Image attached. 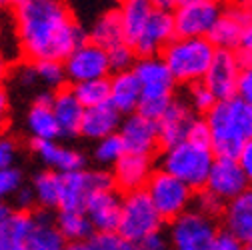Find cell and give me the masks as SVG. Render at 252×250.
<instances>
[{"mask_svg": "<svg viewBox=\"0 0 252 250\" xmlns=\"http://www.w3.org/2000/svg\"><path fill=\"white\" fill-rule=\"evenodd\" d=\"M12 8L18 42L30 62H64L84 42V32L64 0H16Z\"/></svg>", "mask_w": 252, "mask_h": 250, "instance_id": "cell-1", "label": "cell"}, {"mask_svg": "<svg viewBox=\"0 0 252 250\" xmlns=\"http://www.w3.org/2000/svg\"><path fill=\"white\" fill-rule=\"evenodd\" d=\"M204 118L210 126L214 154L238 158L244 144L252 138V104L238 94L220 98Z\"/></svg>", "mask_w": 252, "mask_h": 250, "instance_id": "cell-2", "label": "cell"}, {"mask_svg": "<svg viewBox=\"0 0 252 250\" xmlns=\"http://www.w3.org/2000/svg\"><path fill=\"white\" fill-rule=\"evenodd\" d=\"M214 54L216 46L208 40V36H176L162 50V58L166 60L176 82L188 86L204 80Z\"/></svg>", "mask_w": 252, "mask_h": 250, "instance_id": "cell-3", "label": "cell"}, {"mask_svg": "<svg viewBox=\"0 0 252 250\" xmlns=\"http://www.w3.org/2000/svg\"><path fill=\"white\" fill-rule=\"evenodd\" d=\"M216 154L212 146L198 144L194 140H182L170 148H164L162 168L184 180L190 188L200 190L206 186L210 168L214 164Z\"/></svg>", "mask_w": 252, "mask_h": 250, "instance_id": "cell-4", "label": "cell"}, {"mask_svg": "<svg viewBox=\"0 0 252 250\" xmlns=\"http://www.w3.org/2000/svg\"><path fill=\"white\" fill-rule=\"evenodd\" d=\"M162 222L164 218L154 206L146 188L126 192V196L122 198V214L118 224V232L124 240H128L136 248L150 232L160 230Z\"/></svg>", "mask_w": 252, "mask_h": 250, "instance_id": "cell-5", "label": "cell"}, {"mask_svg": "<svg viewBox=\"0 0 252 250\" xmlns=\"http://www.w3.org/2000/svg\"><path fill=\"white\" fill-rule=\"evenodd\" d=\"M146 192L152 198L154 206L158 208L164 220H172L184 210H188L190 202L194 200V188H190L184 180L174 176L172 172L160 168L152 172L148 184H146Z\"/></svg>", "mask_w": 252, "mask_h": 250, "instance_id": "cell-6", "label": "cell"}, {"mask_svg": "<svg viewBox=\"0 0 252 250\" xmlns=\"http://www.w3.org/2000/svg\"><path fill=\"white\" fill-rule=\"evenodd\" d=\"M218 228L214 218L200 210H184L170 224V244L178 250H212Z\"/></svg>", "mask_w": 252, "mask_h": 250, "instance_id": "cell-7", "label": "cell"}, {"mask_svg": "<svg viewBox=\"0 0 252 250\" xmlns=\"http://www.w3.org/2000/svg\"><path fill=\"white\" fill-rule=\"evenodd\" d=\"M114 176L104 170H70L60 172V210H84L88 198L104 188H112Z\"/></svg>", "mask_w": 252, "mask_h": 250, "instance_id": "cell-8", "label": "cell"}, {"mask_svg": "<svg viewBox=\"0 0 252 250\" xmlns=\"http://www.w3.org/2000/svg\"><path fill=\"white\" fill-rule=\"evenodd\" d=\"M64 68H66L68 80L72 82L104 78L108 76V72H112L108 62V50L92 40L88 42L84 40L66 56Z\"/></svg>", "mask_w": 252, "mask_h": 250, "instance_id": "cell-9", "label": "cell"}, {"mask_svg": "<svg viewBox=\"0 0 252 250\" xmlns=\"http://www.w3.org/2000/svg\"><path fill=\"white\" fill-rule=\"evenodd\" d=\"M222 14L218 0L186 2L174 8L176 36H208L212 26Z\"/></svg>", "mask_w": 252, "mask_h": 250, "instance_id": "cell-10", "label": "cell"}, {"mask_svg": "<svg viewBox=\"0 0 252 250\" xmlns=\"http://www.w3.org/2000/svg\"><path fill=\"white\" fill-rule=\"evenodd\" d=\"M248 186H250V180L238 158H232V156H216L204 188L216 192L218 196H222L228 202L234 196L242 194Z\"/></svg>", "mask_w": 252, "mask_h": 250, "instance_id": "cell-11", "label": "cell"}, {"mask_svg": "<svg viewBox=\"0 0 252 250\" xmlns=\"http://www.w3.org/2000/svg\"><path fill=\"white\" fill-rule=\"evenodd\" d=\"M118 134L124 142L126 152L134 154H152L156 148L160 146V136H158V122L136 112L126 114L122 120Z\"/></svg>", "mask_w": 252, "mask_h": 250, "instance_id": "cell-12", "label": "cell"}, {"mask_svg": "<svg viewBox=\"0 0 252 250\" xmlns=\"http://www.w3.org/2000/svg\"><path fill=\"white\" fill-rule=\"evenodd\" d=\"M240 64L236 58V50H224V48H216L214 60L204 76L206 86L214 92V96L220 98H230L236 96V88H238V78H240Z\"/></svg>", "mask_w": 252, "mask_h": 250, "instance_id": "cell-13", "label": "cell"}, {"mask_svg": "<svg viewBox=\"0 0 252 250\" xmlns=\"http://www.w3.org/2000/svg\"><path fill=\"white\" fill-rule=\"evenodd\" d=\"M176 38V24H174V10L154 8L144 32L132 44L138 56H154L160 54L164 46Z\"/></svg>", "mask_w": 252, "mask_h": 250, "instance_id": "cell-14", "label": "cell"}, {"mask_svg": "<svg viewBox=\"0 0 252 250\" xmlns=\"http://www.w3.org/2000/svg\"><path fill=\"white\" fill-rule=\"evenodd\" d=\"M194 120H196L194 108L188 102H184V100H176L174 98L170 102V106L166 108V112L156 120L158 122L160 146L162 148H170V146L186 140Z\"/></svg>", "mask_w": 252, "mask_h": 250, "instance_id": "cell-15", "label": "cell"}, {"mask_svg": "<svg viewBox=\"0 0 252 250\" xmlns=\"http://www.w3.org/2000/svg\"><path fill=\"white\" fill-rule=\"evenodd\" d=\"M114 186L120 192H132L146 188V184L152 176V160L148 154H134L124 152L120 160L114 164Z\"/></svg>", "mask_w": 252, "mask_h": 250, "instance_id": "cell-16", "label": "cell"}, {"mask_svg": "<svg viewBox=\"0 0 252 250\" xmlns=\"http://www.w3.org/2000/svg\"><path fill=\"white\" fill-rule=\"evenodd\" d=\"M116 186L96 190L86 202V214L96 230H118L122 214V196Z\"/></svg>", "mask_w": 252, "mask_h": 250, "instance_id": "cell-17", "label": "cell"}, {"mask_svg": "<svg viewBox=\"0 0 252 250\" xmlns=\"http://www.w3.org/2000/svg\"><path fill=\"white\" fill-rule=\"evenodd\" d=\"M132 70L142 84V92H150V94H172L176 78L172 70L168 68L162 54L160 56L158 54L140 56V60L134 64Z\"/></svg>", "mask_w": 252, "mask_h": 250, "instance_id": "cell-18", "label": "cell"}, {"mask_svg": "<svg viewBox=\"0 0 252 250\" xmlns=\"http://www.w3.org/2000/svg\"><path fill=\"white\" fill-rule=\"evenodd\" d=\"M224 228L234 232L244 248H252V188H248L226 202L222 214Z\"/></svg>", "mask_w": 252, "mask_h": 250, "instance_id": "cell-19", "label": "cell"}, {"mask_svg": "<svg viewBox=\"0 0 252 250\" xmlns=\"http://www.w3.org/2000/svg\"><path fill=\"white\" fill-rule=\"evenodd\" d=\"M52 110H54L56 120L60 124V134L62 136L80 134L86 106L80 102V98L74 94L72 88H60L56 92L54 100H52Z\"/></svg>", "mask_w": 252, "mask_h": 250, "instance_id": "cell-20", "label": "cell"}, {"mask_svg": "<svg viewBox=\"0 0 252 250\" xmlns=\"http://www.w3.org/2000/svg\"><path fill=\"white\" fill-rule=\"evenodd\" d=\"M120 116H122V112L110 102L90 106L84 110L80 134L90 140H100L108 134H114V132H118L120 124H122Z\"/></svg>", "mask_w": 252, "mask_h": 250, "instance_id": "cell-21", "label": "cell"}, {"mask_svg": "<svg viewBox=\"0 0 252 250\" xmlns=\"http://www.w3.org/2000/svg\"><path fill=\"white\" fill-rule=\"evenodd\" d=\"M52 100H54V94L42 92L28 112L26 128L30 134H32L34 140H52V138L62 136L60 124H58L56 114L52 110Z\"/></svg>", "mask_w": 252, "mask_h": 250, "instance_id": "cell-22", "label": "cell"}, {"mask_svg": "<svg viewBox=\"0 0 252 250\" xmlns=\"http://www.w3.org/2000/svg\"><path fill=\"white\" fill-rule=\"evenodd\" d=\"M32 148L38 154V158L50 170H56V172L78 170V168H84V162H86V158L80 152H76L72 148H66V146H60L56 142V138H52V140H34Z\"/></svg>", "mask_w": 252, "mask_h": 250, "instance_id": "cell-23", "label": "cell"}, {"mask_svg": "<svg viewBox=\"0 0 252 250\" xmlns=\"http://www.w3.org/2000/svg\"><path fill=\"white\" fill-rule=\"evenodd\" d=\"M142 96V84L134 70L114 72L110 78V104H114L122 114H130L138 110Z\"/></svg>", "mask_w": 252, "mask_h": 250, "instance_id": "cell-24", "label": "cell"}, {"mask_svg": "<svg viewBox=\"0 0 252 250\" xmlns=\"http://www.w3.org/2000/svg\"><path fill=\"white\" fill-rule=\"evenodd\" d=\"M34 218V228L30 232L26 248L30 250H62L68 242L64 234L60 232L56 218H52L50 208H42L32 214Z\"/></svg>", "mask_w": 252, "mask_h": 250, "instance_id": "cell-25", "label": "cell"}, {"mask_svg": "<svg viewBox=\"0 0 252 250\" xmlns=\"http://www.w3.org/2000/svg\"><path fill=\"white\" fill-rule=\"evenodd\" d=\"M34 228V218L26 210L12 212L0 222V250H22Z\"/></svg>", "mask_w": 252, "mask_h": 250, "instance_id": "cell-26", "label": "cell"}, {"mask_svg": "<svg viewBox=\"0 0 252 250\" xmlns=\"http://www.w3.org/2000/svg\"><path fill=\"white\" fill-rule=\"evenodd\" d=\"M56 224L72 248H82L84 242L96 232L86 210H60L56 216Z\"/></svg>", "mask_w": 252, "mask_h": 250, "instance_id": "cell-27", "label": "cell"}, {"mask_svg": "<svg viewBox=\"0 0 252 250\" xmlns=\"http://www.w3.org/2000/svg\"><path fill=\"white\" fill-rule=\"evenodd\" d=\"M154 4L150 0H124L120 6V18L124 26V38L128 44H134L150 20Z\"/></svg>", "mask_w": 252, "mask_h": 250, "instance_id": "cell-28", "label": "cell"}, {"mask_svg": "<svg viewBox=\"0 0 252 250\" xmlns=\"http://www.w3.org/2000/svg\"><path fill=\"white\" fill-rule=\"evenodd\" d=\"M244 28H246V24H244L242 20H238V18L232 16L230 12L222 10L220 18L216 20V24L212 26V30L208 32V40H210L216 48L236 50V48H240Z\"/></svg>", "mask_w": 252, "mask_h": 250, "instance_id": "cell-29", "label": "cell"}, {"mask_svg": "<svg viewBox=\"0 0 252 250\" xmlns=\"http://www.w3.org/2000/svg\"><path fill=\"white\" fill-rule=\"evenodd\" d=\"M90 40L100 44L106 50L124 42L126 38H124V26H122L120 10H108L102 16H98V20L94 22V26L90 30Z\"/></svg>", "mask_w": 252, "mask_h": 250, "instance_id": "cell-30", "label": "cell"}, {"mask_svg": "<svg viewBox=\"0 0 252 250\" xmlns=\"http://www.w3.org/2000/svg\"><path fill=\"white\" fill-rule=\"evenodd\" d=\"M72 90H74V94L80 98V102L86 108L110 102V78L108 76L74 82V88Z\"/></svg>", "mask_w": 252, "mask_h": 250, "instance_id": "cell-31", "label": "cell"}, {"mask_svg": "<svg viewBox=\"0 0 252 250\" xmlns=\"http://www.w3.org/2000/svg\"><path fill=\"white\" fill-rule=\"evenodd\" d=\"M32 188L36 194V202L42 208H58L60 204V172L48 170L34 176Z\"/></svg>", "mask_w": 252, "mask_h": 250, "instance_id": "cell-32", "label": "cell"}, {"mask_svg": "<svg viewBox=\"0 0 252 250\" xmlns=\"http://www.w3.org/2000/svg\"><path fill=\"white\" fill-rule=\"evenodd\" d=\"M96 148H94V158H96L100 164L104 166H114L118 160H120V156L126 152L124 148V142L120 138L118 132L114 134H108L100 140H96Z\"/></svg>", "mask_w": 252, "mask_h": 250, "instance_id": "cell-33", "label": "cell"}, {"mask_svg": "<svg viewBox=\"0 0 252 250\" xmlns=\"http://www.w3.org/2000/svg\"><path fill=\"white\" fill-rule=\"evenodd\" d=\"M84 250H124L134 248L128 240H124L118 230H96L82 246Z\"/></svg>", "mask_w": 252, "mask_h": 250, "instance_id": "cell-34", "label": "cell"}, {"mask_svg": "<svg viewBox=\"0 0 252 250\" xmlns=\"http://www.w3.org/2000/svg\"><path fill=\"white\" fill-rule=\"evenodd\" d=\"M36 64V72H38V80L44 82L48 88H62L66 76V68L62 60H40L34 62Z\"/></svg>", "mask_w": 252, "mask_h": 250, "instance_id": "cell-35", "label": "cell"}, {"mask_svg": "<svg viewBox=\"0 0 252 250\" xmlns=\"http://www.w3.org/2000/svg\"><path fill=\"white\" fill-rule=\"evenodd\" d=\"M136 50L132 48V44L128 42H120L112 48H108V62H110V70L112 72H122V70H132L134 68V58H136Z\"/></svg>", "mask_w": 252, "mask_h": 250, "instance_id": "cell-36", "label": "cell"}, {"mask_svg": "<svg viewBox=\"0 0 252 250\" xmlns=\"http://www.w3.org/2000/svg\"><path fill=\"white\" fill-rule=\"evenodd\" d=\"M172 100H174L172 94H150V92H142L138 112L152 120H158L166 112V108L170 106Z\"/></svg>", "mask_w": 252, "mask_h": 250, "instance_id": "cell-37", "label": "cell"}, {"mask_svg": "<svg viewBox=\"0 0 252 250\" xmlns=\"http://www.w3.org/2000/svg\"><path fill=\"white\" fill-rule=\"evenodd\" d=\"M194 208L212 216V218H218V216H222L224 210H226V200L222 196H218L216 192L208 190V188H200L196 190L194 194Z\"/></svg>", "mask_w": 252, "mask_h": 250, "instance_id": "cell-38", "label": "cell"}, {"mask_svg": "<svg viewBox=\"0 0 252 250\" xmlns=\"http://www.w3.org/2000/svg\"><path fill=\"white\" fill-rule=\"evenodd\" d=\"M216 96H214V92L206 86L204 80L200 82H194L190 84V88H188V104H190L196 112H208L214 104H216Z\"/></svg>", "mask_w": 252, "mask_h": 250, "instance_id": "cell-39", "label": "cell"}, {"mask_svg": "<svg viewBox=\"0 0 252 250\" xmlns=\"http://www.w3.org/2000/svg\"><path fill=\"white\" fill-rule=\"evenodd\" d=\"M22 186V174L14 168H0V198L14 196V192Z\"/></svg>", "mask_w": 252, "mask_h": 250, "instance_id": "cell-40", "label": "cell"}, {"mask_svg": "<svg viewBox=\"0 0 252 250\" xmlns=\"http://www.w3.org/2000/svg\"><path fill=\"white\" fill-rule=\"evenodd\" d=\"M188 140H194L198 144H208L212 146V134H210V126L206 118H196L190 126V132H188Z\"/></svg>", "mask_w": 252, "mask_h": 250, "instance_id": "cell-41", "label": "cell"}, {"mask_svg": "<svg viewBox=\"0 0 252 250\" xmlns=\"http://www.w3.org/2000/svg\"><path fill=\"white\" fill-rule=\"evenodd\" d=\"M244 244L238 240V236L234 232H230L228 228L218 230L216 238H214V246L212 250H240Z\"/></svg>", "mask_w": 252, "mask_h": 250, "instance_id": "cell-42", "label": "cell"}, {"mask_svg": "<svg viewBox=\"0 0 252 250\" xmlns=\"http://www.w3.org/2000/svg\"><path fill=\"white\" fill-rule=\"evenodd\" d=\"M16 160V144L8 136H0V168L14 166Z\"/></svg>", "mask_w": 252, "mask_h": 250, "instance_id": "cell-43", "label": "cell"}, {"mask_svg": "<svg viewBox=\"0 0 252 250\" xmlns=\"http://www.w3.org/2000/svg\"><path fill=\"white\" fill-rule=\"evenodd\" d=\"M236 94H238L242 100H246L248 104H252V68H244V70L240 72Z\"/></svg>", "mask_w": 252, "mask_h": 250, "instance_id": "cell-44", "label": "cell"}, {"mask_svg": "<svg viewBox=\"0 0 252 250\" xmlns=\"http://www.w3.org/2000/svg\"><path fill=\"white\" fill-rule=\"evenodd\" d=\"M168 240H170V238H166L160 230H154V232H150V234L140 242L138 248H144V250H162V248L168 246Z\"/></svg>", "mask_w": 252, "mask_h": 250, "instance_id": "cell-45", "label": "cell"}, {"mask_svg": "<svg viewBox=\"0 0 252 250\" xmlns=\"http://www.w3.org/2000/svg\"><path fill=\"white\" fill-rule=\"evenodd\" d=\"M14 202L20 210H28L36 202V194H34V188H26V186H20V188L14 192Z\"/></svg>", "mask_w": 252, "mask_h": 250, "instance_id": "cell-46", "label": "cell"}, {"mask_svg": "<svg viewBox=\"0 0 252 250\" xmlns=\"http://www.w3.org/2000/svg\"><path fill=\"white\" fill-rule=\"evenodd\" d=\"M38 80V72H36V64L30 62V64H24L20 70H18V82L22 86H32L34 82Z\"/></svg>", "mask_w": 252, "mask_h": 250, "instance_id": "cell-47", "label": "cell"}, {"mask_svg": "<svg viewBox=\"0 0 252 250\" xmlns=\"http://www.w3.org/2000/svg\"><path fill=\"white\" fill-rule=\"evenodd\" d=\"M238 160H240V164H242V168H244V172H246V176L252 184V138L244 144L242 152L238 154Z\"/></svg>", "mask_w": 252, "mask_h": 250, "instance_id": "cell-48", "label": "cell"}, {"mask_svg": "<svg viewBox=\"0 0 252 250\" xmlns=\"http://www.w3.org/2000/svg\"><path fill=\"white\" fill-rule=\"evenodd\" d=\"M8 112H10L8 96H6V92L0 88V132H2L6 128V124H8Z\"/></svg>", "mask_w": 252, "mask_h": 250, "instance_id": "cell-49", "label": "cell"}, {"mask_svg": "<svg viewBox=\"0 0 252 250\" xmlns=\"http://www.w3.org/2000/svg\"><path fill=\"white\" fill-rule=\"evenodd\" d=\"M236 58H238V64L240 68H252V52L246 48H236Z\"/></svg>", "mask_w": 252, "mask_h": 250, "instance_id": "cell-50", "label": "cell"}, {"mask_svg": "<svg viewBox=\"0 0 252 250\" xmlns=\"http://www.w3.org/2000/svg\"><path fill=\"white\" fill-rule=\"evenodd\" d=\"M240 48H246L252 52V22L244 28V32H242V42H240Z\"/></svg>", "mask_w": 252, "mask_h": 250, "instance_id": "cell-51", "label": "cell"}, {"mask_svg": "<svg viewBox=\"0 0 252 250\" xmlns=\"http://www.w3.org/2000/svg\"><path fill=\"white\" fill-rule=\"evenodd\" d=\"M150 2L154 4V8H164V10H174L180 0H150Z\"/></svg>", "mask_w": 252, "mask_h": 250, "instance_id": "cell-52", "label": "cell"}, {"mask_svg": "<svg viewBox=\"0 0 252 250\" xmlns=\"http://www.w3.org/2000/svg\"><path fill=\"white\" fill-rule=\"evenodd\" d=\"M12 212H14V210H12V208H10L6 202H2V198H0V222H2L4 218H8Z\"/></svg>", "mask_w": 252, "mask_h": 250, "instance_id": "cell-53", "label": "cell"}, {"mask_svg": "<svg viewBox=\"0 0 252 250\" xmlns=\"http://www.w3.org/2000/svg\"><path fill=\"white\" fill-rule=\"evenodd\" d=\"M6 70H8V62H6L4 54L0 52V82L4 80V76H6Z\"/></svg>", "mask_w": 252, "mask_h": 250, "instance_id": "cell-54", "label": "cell"}, {"mask_svg": "<svg viewBox=\"0 0 252 250\" xmlns=\"http://www.w3.org/2000/svg\"><path fill=\"white\" fill-rule=\"evenodd\" d=\"M14 4H16V0H0V10H2V8H10Z\"/></svg>", "mask_w": 252, "mask_h": 250, "instance_id": "cell-55", "label": "cell"}, {"mask_svg": "<svg viewBox=\"0 0 252 250\" xmlns=\"http://www.w3.org/2000/svg\"><path fill=\"white\" fill-rule=\"evenodd\" d=\"M244 4L248 6V10H250V14H252V0H244Z\"/></svg>", "mask_w": 252, "mask_h": 250, "instance_id": "cell-56", "label": "cell"}, {"mask_svg": "<svg viewBox=\"0 0 252 250\" xmlns=\"http://www.w3.org/2000/svg\"><path fill=\"white\" fill-rule=\"evenodd\" d=\"M186 2H200V0H180V4H186Z\"/></svg>", "mask_w": 252, "mask_h": 250, "instance_id": "cell-57", "label": "cell"}, {"mask_svg": "<svg viewBox=\"0 0 252 250\" xmlns=\"http://www.w3.org/2000/svg\"><path fill=\"white\" fill-rule=\"evenodd\" d=\"M114 2H120V4H122V2H124V0H114Z\"/></svg>", "mask_w": 252, "mask_h": 250, "instance_id": "cell-58", "label": "cell"}]
</instances>
